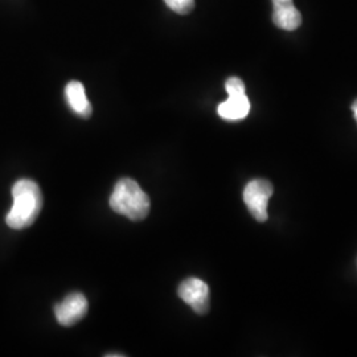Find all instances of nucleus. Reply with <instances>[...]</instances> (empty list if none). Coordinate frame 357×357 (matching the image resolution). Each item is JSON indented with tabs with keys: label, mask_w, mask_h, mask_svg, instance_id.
Listing matches in <instances>:
<instances>
[{
	"label": "nucleus",
	"mask_w": 357,
	"mask_h": 357,
	"mask_svg": "<svg viewBox=\"0 0 357 357\" xmlns=\"http://www.w3.org/2000/svg\"><path fill=\"white\" fill-rule=\"evenodd\" d=\"M165 3L178 15H188L195 8V0H165Z\"/></svg>",
	"instance_id": "1a4fd4ad"
},
{
	"label": "nucleus",
	"mask_w": 357,
	"mask_h": 357,
	"mask_svg": "<svg viewBox=\"0 0 357 357\" xmlns=\"http://www.w3.org/2000/svg\"><path fill=\"white\" fill-rule=\"evenodd\" d=\"M89 303L85 295L81 293L69 294L64 301L54 306V315L57 321L64 326L70 327L84 319L88 314Z\"/></svg>",
	"instance_id": "39448f33"
},
{
	"label": "nucleus",
	"mask_w": 357,
	"mask_h": 357,
	"mask_svg": "<svg viewBox=\"0 0 357 357\" xmlns=\"http://www.w3.org/2000/svg\"><path fill=\"white\" fill-rule=\"evenodd\" d=\"M218 115L225 121H241L250 112V102L246 94L229 96L225 102L220 103L217 107Z\"/></svg>",
	"instance_id": "0eeeda50"
},
{
	"label": "nucleus",
	"mask_w": 357,
	"mask_h": 357,
	"mask_svg": "<svg viewBox=\"0 0 357 357\" xmlns=\"http://www.w3.org/2000/svg\"><path fill=\"white\" fill-rule=\"evenodd\" d=\"M273 22L281 29L294 31L302 24V15L295 8L293 3L274 6Z\"/></svg>",
	"instance_id": "6e6552de"
},
{
	"label": "nucleus",
	"mask_w": 357,
	"mask_h": 357,
	"mask_svg": "<svg viewBox=\"0 0 357 357\" xmlns=\"http://www.w3.org/2000/svg\"><path fill=\"white\" fill-rule=\"evenodd\" d=\"M115 356L123 357V356H125V355H123V354H107V355H106V357H115Z\"/></svg>",
	"instance_id": "ddd939ff"
},
{
	"label": "nucleus",
	"mask_w": 357,
	"mask_h": 357,
	"mask_svg": "<svg viewBox=\"0 0 357 357\" xmlns=\"http://www.w3.org/2000/svg\"><path fill=\"white\" fill-rule=\"evenodd\" d=\"M150 199L132 178H121L110 196V208L131 221H142L150 212Z\"/></svg>",
	"instance_id": "f03ea898"
},
{
	"label": "nucleus",
	"mask_w": 357,
	"mask_h": 357,
	"mask_svg": "<svg viewBox=\"0 0 357 357\" xmlns=\"http://www.w3.org/2000/svg\"><path fill=\"white\" fill-rule=\"evenodd\" d=\"M274 188L265 178H255L246 184L243 190V202L250 215L257 221L265 222L268 220V204Z\"/></svg>",
	"instance_id": "7ed1b4c3"
},
{
	"label": "nucleus",
	"mask_w": 357,
	"mask_h": 357,
	"mask_svg": "<svg viewBox=\"0 0 357 357\" xmlns=\"http://www.w3.org/2000/svg\"><path fill=\"white\" fill-rule=\"evenodd\" d=\"M13 204L6 217L7 225L15 230L31 227L43 208L41 190L33 180H17L13 187Z\"/></svg>",
	"instance_id": "f257e3e1"
},
{
	"label": "nucleus",
	"mask_w": 357,
	"mask_h": 357,
	"mask_svg": "<svg viewBox=\"0 0 357 357\" xmlns=\"http://www.w3.org/2000/svg\"><path fill=\"white\" fill-rule=\"evenodd\" d=\"M65 98H66L68 105L70 106V109L77 115H79L82 118H89L93 113L91 103L89 102L86 93H85V88L81 82L70 81L65 86Z\"/></svg>",
	"instance_id": "423d86ee"
},
{
	"label": "nucleus",
	"mask_w": 357,
	"mask_h": 357,
	"mask_svg": "<svg viewBox=\"0 0 357 357\" xmlns=\"http://www.w3.org/2000/svg\"><path fill=\"white\" fill-rule=\"evenodd\" d=\"M178 296L192 310L199 314L205 315L209 311V286L199 278H187L180 283L178 289Z\"/></svg>",
	"instance_id": "20e7f679"
},
{
	"label": "nucleus",
	"mask_w": 357,
	"mask_h": 357,
	"mask_svg": "<svg viewBox=\"0 0 357 357\" xmlns=\"http://www.w3.org/2000/svg\"><path fill=\"white\" fill-rule=\"evenodd\" d=\"M352 112H354V115H355V119H356L357 122V100L355 102L352 103Z\"/></svg>",
	"instance_id": "f8f14e48"
},
{
	"label": "nucleus",
	"mask_w": 357,
	"mask_h": 357,
	"mask_svg": "<svg viewBox=\"0 0 357 357\" xmlns=\"http://www.w3.org/2000/svg\"><path fill=\"white\" fill-rule=\"evenodd\" d=\"M293 3V0H273V6H281V4H289Z\"/></svg>",
	"instance_id": "9b49d317"
},
{
	"label": "nucleus",
	"mask_w": 357,
	"mask_h": 357,
	"mask_svg": "<svg viewBox=\"0 0 357 357\" xmlns=\"http://www.w3.org/2000/svg\"><path fill=\"white\" fill-rule=\"evenodd\" d=\"M225 90L228 96H240L245 94V84L243 79L237 77H230L229 79L225 82Z\"/></svg>",
	"instance_id": "9d476101"
}]
</instances>
